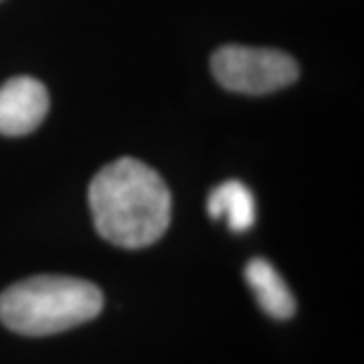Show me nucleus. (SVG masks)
<instances>
[{"label":"nucleus","mask_w":364,"mask_h":364,"mask_svg":"<svg viewBox=\"0 0 364 364\" xmlns=\"http://www.w3.org/2000/svg\"><path fill=\"white\" fill-rule=\"evenodd\" d=\"M90 207L93 225L105 241L142 249L166 233L172 196L156 170L136 158H119L91 181Z\"/></svg>","instance_id":"f257e3e1"},{"label":"nucleus","mask_w":364,"mask_h":364,"mask_svg":"<svg viewBox=\"0 0 364 364\" xmlns=\"http://www.w3.org/2000/svg\"><path fill=\"white\" fill-rule=\"evenodd\" d=\"M104 294L87 279L35 275L0 294V322L23 336H51L97 318Z\"/></svg>","instance_id":"f03ea898"},{"label":"nucleus","mask_w":364,"mask_h":364,"mask_svg":"<svg viewBox=\"0 0 364 364\" xmlns=\"http://www.w3.org/2000/svg\"><path fill=\"white\" fill-rule=\"evenodd\" d=\"M215 79L225 90L245 95H265L291 85L299 75L294 57L277 49L225 45L210 59Z\"/></svg>","instance_id":"7ed1b4c3"},{"label":"nucleus","mask_w":364,"mask_h":364,"mask_svg":"<svg viewBox=\"0 0 364 364\" xmlns=\"http://www.w3.org/2000/svg\"><path fill=\"white\" fill-rule=\"evenodd\" d=\"M49 112V93L39 79L14 77L0 87V134L25 136L37 130Z\"/></svg>","instance_id":"20e7f679"},{"label":"nucleus","mask_w":364,"mask_h":364,"mask_svg":"<svg viewBox=\"0 0 364 364\" xmlns=\"http://www.w3.org/2000/svg\"><path fill=\"white\" fill-rule=\"evenodd\" d=\"M245 282L259 308L275 320H289L296 314V298L279 272L267 259L255 257L245 267Z\"/></svg>","instance_id":"39448f33"},{"label":"nucleus","mask_w":364,"mask_h":364,"mask_svg":"<svg viewBox=\"0 0 364 364\" xmlns=\"http://www.w3.org/2000/svg\"><path fill=\"white\" fill-rule=\"evenodd\" d=\"M208 217L225 219L235 233L247 231L255 223V198L247 186L239 181L219 184L207 200Z\"/></svg>","instance_id":"423d86ee"}]
</instances>
